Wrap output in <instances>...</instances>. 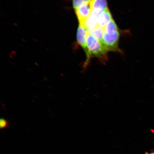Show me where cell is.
<instances>
[{
	"mask_svg": "<svg viewBox=\"0 0 154 154\" xmlns=\"http://www.w3.org/2000/svg\"><path fill=\"white\" fill-rule=\"evenodd\" d=\"M92 11L91 3L84 4L75 11L80 25L84 26L86 19L91 14Z\"/></svg>",
	"mask_w": 154,
	"mask_h": 154,
	"instance_id": "3",
	"label": "cell"
},
{
	"mask_svg": "<svg viewBox=\"0 0 154 154\" xmlns=\"http://www.w3.org/2000/svg\"><path fill=\"white\" fill-rule=\"evenodd\" d=\"M144 154H154V152H152L151 153L146 152Z\"/></svg>",
	"mask_w": 154,
	"mask_h": 154,
	"instance_id": "11",
	"label": "cell"
},
{
	"mask_svg": "<svg viewBox=\"0 0 154 154\" xmlns=\"http://www.w3.org/2000/svg\"><path fill=\"white\" fill-rule=\"evenodd\" d=\"M88 33L91 34L92 35L94 36L96 38H97L103 45L104 29L97 26L95 28L88 31Z\"/></svg>",
	"mask_w": 154,
	"mask_h": 154,
	"instance_id": "8",
	"label": "cell"
},
{
	"mask_svg": "<svg viewBox=\"0 0 154 154\" xmlns=\"http://www.w3.org/2000/svg\"><path fill=\"white\" fill-rule=\"evenodd\" d=\"M102 11L92 9V12L85 23L84 26L88 31L91 30L98 26V18Z\"/></svg>",
	"mask_w": 154,
	"mask_h": 154,
	"instance_id": "5",
	"label": "cell"
},
{
	"mask_svg": "<svg viewBox=\"0 0 154 154\" xmlns=\"http://www.w3.org/2000/svg\"><path fill=\"white\" fill-rule=\"evenodd\" d=\"M87 45L88 55L86 58L83 65V69H85L88 66L92 57H96L103 63H105L108 60L107 51L97 38L89 33L87 36Z\"/></svg>",
	"mask_w": 154,
	"mask_h": 154,
	"instance_id": "2",
	"label": "cell"
},
{
	"mask_svg": "<svg viewBox=\"0 0 154 154\" xmlns=\"http://www.w3.org/2000/svg\"><path fill=\"white\" fill-rule=\"evenodd\" d=\"M9 126L8 121L4 118H2L0 120V128H7Z\"/></svg>",
	"mask_w": 154,
	"mask_h": 154,
	"instance_id": "10",
	"label": "cell"
},
{
	"mask_svg": "<svg viewBox=\"0 0 154 154\" xmlns=\"http://www.w3.org/2000/svg\"><path fill=\"white\" fill-rule=\"evenodd\" d=\"M120 37L118 26L112 19L104 28L103 46L107 52L122 53L119 47Z\"/></svg>",
	"mask_w": 154,
	"mask_h": 154,
	"instance_id": "1",
	"label": "cell"
},
{
	"mask_svg": "<svg viewBox=\"0 0 154 154\" xmlns=\"http://www.w3.org/2000/svg\"><path fill=\"white\" fill-rule=\"evenodd\" d=\"M88 31L83 25H79L77 32V41L78 44L85 52L86 57H88V51L86 43L87 36Z\"/></svg>",
	"mask_w": 154,
	"mask_h": 154,
	"instance_id": "4",
	"label": "cell"
},
{
	"mask_svg": "<svg viewBox=\"0 0 154 154\" xmlns=\"http://www.w3.org/2000/svg\"><path fill=\"white\" fill-rule=\"evenodd\" d=\"M112 19L110 11L108 8L102 11L98 17V26L104 28Z\"/></svg>",
	"mask_w": 154,
	"mask_h": 154,
	"instance_id": "6",
	"label": "cell"
},
{
	"mask_svg": "<svg viewBox=\"0 0 154 154\" xmlns=\"http://www.w3.org/2000/svg\"><path fill=\"white\" fill-rule=\"evenodd\" d=\"M92 9L102 11L108 8L107 0H92Z\"/></svg>",
	"mask_w": 154,
	"mask_h": 154,
	"instance_id": "7",
	"label": "cell"
},
{
	"mask_svg": "<svg viewBox=\"0 0 154 154\" xmlns=\"http://www.w3.org/2000/svg\"><path fill=\"white\" fill-rule=\"evenodd\" d=\"M92 0H72V4L73 8L75 11L84 4L91 3Z\"/></svg>",
	"mask_w": 154,
	"mask_h": 154,
	"instance_id": "9",
	"label": "cell"
}]
</instances>
